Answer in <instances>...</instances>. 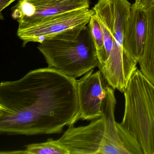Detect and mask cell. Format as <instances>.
I'll list each match as a JSON object with an SVG mask.
<instances>
[{
  "mask_svg": "<svg viewBox=\"0 0 154 154\" xmlns=\"http://www.w3.org/2000/svg\"><path fill=\"white\" fill-rule=\"evenodd\" d=\"M77 80L56 69L32 70L0 84V133H60L80 119Z\"/></svg>",
  "mask_w": 154,
  "mask_h": 154,
  "instance_id": "obj_1",
  "label": "cell"
},
{
  "mask_svg": "<svg viewBox=\"0 0 154 154\" xmlns=\"http://www.w3.org/2000/svg\"><path fill=\"white\" fill-rule=\"evenodd\" d=\"M123 93V119L117 122L122 142L129 154H154V103L140 70L134 72Z\"/></svg>",
  "mask_w": 154,
  "mask_h": 154,
  "instance_id": "obj_2",
  "label": "cell"
},
{
  "mask_svg": "<svg viewBox=\"0 0 154 154\" xmlns=\"http://www.w3.org/2000/svg\"><path fill=\"white\" fill-rule=\"evenodd\" d=\"M39 44L38 48L45 57L48 67L75 79L99 66L88 26Z\"/></svg>",
  "mask_w": 154,
  "mask_h": 154,
  "instance_id": "obj_3",
  "label": "cell"
},
{
  "mask_svg": "<svg viewBox=\"0 0 154 154\" xmlns=\"http://www.w3.org/2000/svg\"><path fill=\"white\" fill-rule=\"evenodd\" d=\"M93 10L101 28L105 51L104 63L98 68L110 86L124 93L134 72L122 61L116 52L112 0H98Z\"/></svg>",
  "mask_w": 154,
  "mask_h": 154,
  "instance_id": "obj_4",
  "label": "cell"
},
{
  "mask_svg": "<svg viewBox=\"0 0 154 154\" xmlns=\"http://www.w3.org/2000/svg\"><path fill=\"white\" fill-rule=\"evenodd\" d=\"M94 14L93 9L84 8L54 15L34 24L18 27L17 35L23 41V46L29 42L40 43L84 27Z\"/></svg>",
  "mask_w": 154,
  "mask_h": 154,
  "instance_id": "obj_5",
  "label": "cell"
},
{
  "mask_svg": "<svg viewBox=\"0 0 154 154\" xmlns=\"http://www.w3.org/2000/svg\"><path fill=\"white\" fill-rule=\"evenodd\" d=\"M57 140L70 154H107L104 119L101 116L85 126L70 125Z\"/></svg>",
  "mask_w": 154,
  "mask_h": 154,
  "instance_id": "obj_6",
  "label": "cell"
},
{
  "mask_svg": "<svg viewBox=\"0 0 154 154\" xmlns=\"http://www.w3.org/2000/svg\"><path fill=\"white\" fill-rule=\"evenodd\" d=\"M91 0H19L11 14L19 27L37 23L48 17L90 8Z\"/></svg>",
  "mask_w": 154,
  "mask_h": 154,
  "instance_id": "obj_7",
  "label": "cell"
},
{
  "mask_svg": "<svg viewBox=\"0 0 154 154\" xmlns=\"http://www.w3.org/2000/svg\"><path fill=\"white\" fill-rule=\"evenodd\" d=\"M77 83L80 119L92 121L101 117L103 102L110 85L101 71L91 70Z\"/></svg>",
  "mask_w": 154,
  "mask_h": 154,
  "instance_id": "obj_8",
  "label": "cell"
},
{
  "mask_svg": "<svg viewBox=\"0 0 154 154\" xmlns=\"http://www.w3.org/2000/svg\"><path fill=\"white\" fill-rule=\"evenodd\" d=\"M147 30L146 11L131 7L124 33V47L138 63L144 51Z\"/></svg>",
  "mask_w": 154,
  "mask_h": 154,
  "instance_id": "obj_9",
  "label": "cell"
},
{
  "mask_svg": "<svg viewBox=\"0 0 154 154\" xmlns=\"http://www.w3.org/2000/svg\"><path fill=\"white\" fill-rule=\"evenodd\" d=\"M114 90L110 86L102 106V116L105 122L108 154H129L120 137L115 121L114 112L117 101Z\"/></svg>",
  "mask_w": 154,
  "mask_h": 154,
  "instance_id": "obj_10",
  "label": "cell"
},
{
  "mask_svg": "<svg viewBox=\"0 0 154 154\" xmlns=\"http://www.w3.org/2000/svg\"><path fill=\"white\" fill-rule=\"evenodd\" d=\"M147 30L144 51L139 63L143 74L154 86V4L146 11Z\"/></svg>",
  "mask_w": 154,
  "mask_h": 154,
  "instance_id": "obj_11",
  "label": "cell"
},
{
  "mask_svg": "<svg viewBox=\"0 0 154 154\" xmlns=\"http://www.w3.org/2000/svg\"><path fill=\"white\" fill-rule=\"evenodd\" d=\"M8 154H70L68 150L57 142L49 139L46 142L29 144L25 150L7 151Z\"/></svg>",
  "mask_w": 154,
  "mask_h": 154,
  "instance_id": "obj_12",
  "label": "cell"
},
{
  "mask_svg": "<svg viewBox=\"0 0 154 154\" xmlns=\"http://www.w3.org/2000/svg\"><path fill=\"white\" fill-rule=\"evenodd\" d=\"M88 26L90 29L93 41L96 48L97 56L99 61V66H98L99 67L104 63L105 57V51L103 35L101 28L95 14L93 15L91 17Z\"/></svg>",
  "mask_w": 154,
  "mask_h": 154,
  "instance_id": "obj_13",
  "label": "cell"
},
{
  "mask_svg": "<svg viewBox=\"0 0 154 154\" xmlns=\"http://www.w3.org/2000/svg\"><path fill=\"white\" fill-rule=\"evenodd\" d=\"M154 4V0H135L131 7L138 9L146 11Z\"/></svg>",
  "mask_w": 154,
  "mask_h": 154,
  "instance_id": "obj_14",
  "label": "cell"
},
{
  "mask_svg": "<svg viewBox=\"0 0 154 154\" xmlns=\"http://www.w3.org/2000/svg\"><path fill=\"white\" fill-rule=\"evenodd\" d=\"M16 0H0V11H2Z\"/></svg>",
  "mask_w": 154,
  "mask_h": 154,
  "instance_id": "obj_15",
  "label": "cell"
},
{
  "mask_svg": "<svg viewBox=\"0 0 154 154\" xmlns=\"http://www.w3.org/2000/svg\"><path fill=\"white\" fill-rule=\"evenodd\" d=\"M149 87L150 90V93H151V97L154 103V86L149 81Z\"/></svg>",
  "mask_w": 154,
  "mask_h": 154,
  "instance_id": "obj_16",
  "label": "cell"
}]
</instances>
